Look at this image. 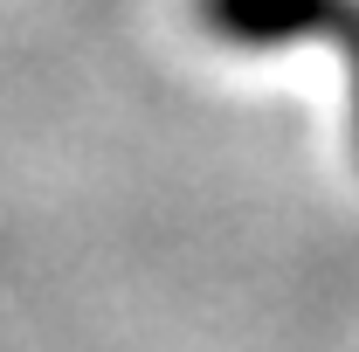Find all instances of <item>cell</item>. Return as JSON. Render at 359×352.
I'll return each mask as SVG.
<instances>
[{
  "label": "cell",
  "mask_w": 359,
  "mask_h": 352,
  "mask_svg": "<svg viewBox=\"0 0 359 352\" xmlns=\"http://www.w3.org/2000/svg\"><path fill=\"white\" fill-rule=\"evenodd\" d=\"M208 28L228 42H332L353 69V111H359V0H201Z\"/></svg>",
  "instance_id": "cell-1"
}]
</instances>
